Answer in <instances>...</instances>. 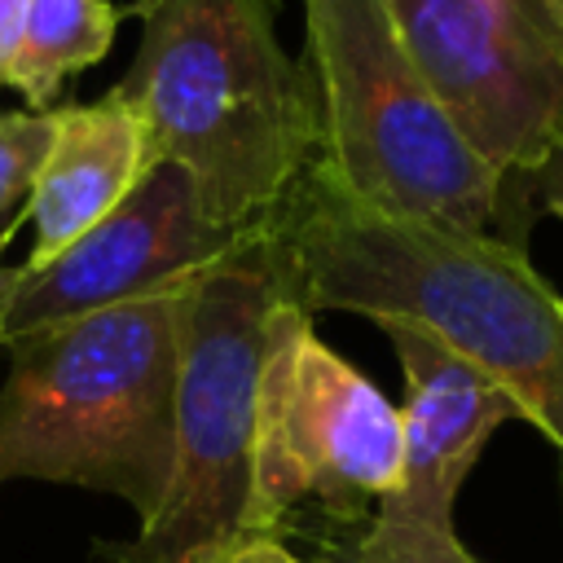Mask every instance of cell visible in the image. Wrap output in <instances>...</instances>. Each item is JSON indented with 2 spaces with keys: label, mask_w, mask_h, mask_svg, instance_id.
<instances>
[{
  "label": "cell",
  "mask_w": 563,
  "mask_h": 563,
  "mask_svg": "<svg viewBox=\"0 0 563 563\" xmlns=\"http://www.w3.org/2000/svg\"><path fill=\"white\" fill-rule=\"evenodd\" d=\"M268 220L308 312L427 330L506 387L519 418L563 453V299L523 246L365 207L312 167Z\"/></svg>",
  "instance_id": "cell-1"
},
{
  "label": "cell",
  "mask_w": 563,
  "mask_h": 563,
  "mask_svg": "<svg viewBox=\"0 0 563 563\" xmlns=\"http://www.w3.org/2000/svg\"><path fill=\"white\" fill-rule=\"evenodd\" d=\"M141 44L114 84L150 158L176 163L224 229L260 224L317 163V114L273 0H132Z\"/></svg>",
  "instance_id": "cell-2"
},
{
  "label": "cell",
  "mask_w": 563,
  "mask_h": 563,
  "mask_svg": "<svg viewBox=\"0 0 563 563\" xmlns=\"http://www.w3.org/2000/svg\"><path fill=\"white\" fill-rule=\"evenodd\" d=\"M189 282L57 321L9 343L0 484L44 479L158 515L176 462V387Z\"/></svg>",
  "instance_id": "cell-3"
},
{
  "label": "cell",
  "mask_w": 563,
  "mask_h": 563,
  "mask_svg": "<svg viewBox=\"0 0 563 563\" xmlns=\"http://www.w3.org/2000/svg\"><path fill=\"white\" fill-rule=\"evenodd\" d=\"M282 299L295 286L268 216L189 282L167 497L136 537L101 541L97 563H224L246 541L255 391Z\"/></svg>",
  "instance_id": "cell-4"
},
{
  "label": "cell",
  "mask_w": 563,
  "mask_h": 563,
  "mask_svg": "<svg viewBox=\"0 0 563 563\" xmlns=\"http://www.w3.org/2000/svg\"><path fill=\"white\" fill-rule=\"evenodd\" d=\"M299 66L317 114V176L391 216L497 229L501 176L453 128L383 0H303Z\"/></svg>",
  "instance_id": "cell-5"
},
{
  "label": "cell",
  "mask_w": 563,
  "mask_h": 563,
  "mask_svg": "<svg viewBox=\"0 0 563 563\" xmlns=\"http://www.w3.org/2000/svg\"><path fill=\"white\" fill-rule=\"evenodd\" d=\"M400 405L317 339L299 299H282L255 391L246 537L361 528L400 484Z\"/></svg>",
  "instance_id": "cell-6"
},
{
  "label": "cell",
  "mask_w": 563,
  "mask_h": 563,
  "mask_svg": "<svg viewBox=\"0 0 563 563\" xmlns=\"http://www.w3.org/2000/svg\"><path fill=\"white\" fill-rule=\"evenodd\" d=\"M427 88L506 180L563 136V31L545 0H383Z\"/></svg>",
  "instance_id": "cell-7"
},
{
  "label": "cell",
  "mask_w": 563,
  "mask_h": 563,
  "mask_svg": "<svg viewBox=\"0 0 563 563\" xmlns=\"http://www.w3.org/2000/svg\"><path fill=\"white\" fill-rule=\"evenodd\" d=\"M251 229L216 224L194 180L176 163H158L119 211L48 264L22 268L0 255V347L57 321L176 290L224 260Z\"/></svg>",
  "instance_id": "cell-8"
},
{
  "label": "cell",
  "mask_w": 563,
  "mask_h": 563,
  "mask_svg": "<svg viewBox=\"0 0 563 563\" xmlns=\"http://www.w3.org/2000/svg\"><path fill=\"white\" fill-rule=\"evenodd\" d=\"M387 343L396 347L405 374V466L400 484L369 515L374 523L409 537H457L453 506L457 493L479 462L493 431L519 418V405L506 387H497L466 356L431 339L409 321H378Z\"/></svg>",
  "instance_id": "cell-9"
},
{
  "label": "cell",
  "mask_w": 563,
  "mask_h": 563,
  "mask_svg": "<svg viewBox=\"0 0 563 563\" xmlns=\"http://www.w3.org/2000/svg\"><path fill=\"white\" fill-rule=\"evenodd\" d=\"M150 172L154 158L141 114L119 88H110L97 101L53 106V141L22 198V211L0 233V255L9 251L18 229H31L35 242L22 268L48 264L75 238H84L110 211H119Z\"/></svg>",
  "instance_id": "cell-10"
},
{
  "label": "cell",
  "mask_w": 563,
  "mask_h": 563,
  "mask_svg": "<svg viewBox=\"0 0 563 563\" xmlns=\"http://www.w3.org/2000/svg\"><path fill=\"white\" fill-rule=\"evenodd\" d=\"M123 18L128 9L110 0H31L9 88L26 110H53L62 88L110 53Z\"/></svg>",
  "instance_id": "cell-11"
},
{
  "label": "cell",
  "mask_w": 563,
  "mask_h": 563,
  "mask_svg": "<svg viewBox=\"0 0 563 563\" xmlns=\"http://www.w3.org/2000/svg\"><path fill=\"white\" fill-rule=\"evenodd\" d=\"M325 563H484L475 559L462 537L435 541V537H409V532H391L374 519H365L361 528L347 532H325L317 537Z\"/></svg>",
  "instance_id": "cell-12"
},
{
  "label": "cell",
  "mask_w": 563,
  "mask_h": 563,
  "mask_svg": "<svg viewBox=\"0 0 563 563\" xmlns=\"http://www.w3.org/2000/svg\"><path fill=\"white\" fill-rule=\"evenodd\" d=\"M541 211L563 220V136L550 145V154L537 167L501 180V216H497L501 233L497 238L523 246V233H528L532 216H541Z\"/></svg>",
  "instance_id": "cell-13"
},
{
  "label": "cell",
  "mask_w": 563,
  "mask_h": 563,
  "mask_svg": "<svg viewBox=\"0 0 563 563\" xmlns=\"http://www.w3.org/2000/svg\"><path fill=\"white\" fill-rule=\"evenodd\" d=\"M53 141V110H0V216L26 198L44 150Z\"/></svg>",
  "instance_id": "cell-14"
},
{
  "label": "cell",
  "mask_w": 563,
  "mask_h": 563,
  "mask_svg": "<svg viewBox=\"0 0 563 563\" xmlns=\"http://www.w3.org/2000/svg\"><path fill=\"white\" fill-rule=\"evenodd\" d=\"M26 4L31 0H0V88L13 84V62H18V48H22Z\"/></svg>",
  "instance_id": "cell-15"
},
{
  "label": "cell",
  "mask_w": 563,
  "mask_h": 563,
  "mask_svg": "<svg viewBox=\"0 0 563 563\" xmlns=\"http://www.w3.org/2000/svg\"><path fill=\"white\" fill-rule=\"evenodd\" d=\"M224 563H325V559H299L282 537H246L224 554Z\"/></svg>",
  "instance_id": "cell-16"
},
{
  "label": "cell",
  "mask_w": 563,
  "mask_h": 563,
  "mask_svg": "<svg viewBox=\"0 0 563 563\" xmlns=\"http://www.w3.org/2000/svg\"><path fill=\"white\" fill-rule=\"evenodd\" d=\"M545 9H550V18H554L559 31H563V0H545Z\"/></svg>",
  "instance_id": "cell-17"
}]
</instances>
